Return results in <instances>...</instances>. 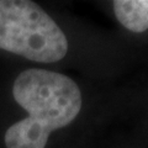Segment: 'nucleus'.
<instances>
[{
	"instance_id": "obj_2",
	"label": "nucleus",
	"mask_w": 148,
	"mask_h": 148,
	"mask_svg": "<svg viewBox=\"0 0 148 148\" xmlns=\"http://www.w3.org/2000/svg\"><path fill=\"white\" fill-rule=\"evenodd\" d=\"M0 49L38 63H54L68 52V40L53 18L29 0H0Z\"/></svg>"
},
{
	"instance_id": "obj_3",
	"label": "nucleus",
	"mask_w": 148,
	"mask_h": 148,
	"mask_svg": "<svg viewBox=\"0 0 148 148\" xmlns=\"http://www.w3.org/2000/svg\"><path fill=\"white\" fill-rule=\"evenodd\" d=\"M112 9L120 24L127 30L142 34L148 29V0H115Z\"/></svg>"
},
{
	"instance_id": "obj_1",
	"label": "nucleus",
	"mask_w": 148,
	"mask_h": 148,
	"mask_svg": "<svg viewBox=\"0 0 148 148\" xmlns=\"http://www.w3.org/2000/svg\"><path fill=\"white\" fill-rule=\"evenodd\" d=\"M12 96L29 116L8 128L6 148H45L49 133L72 123L82 110L77 83L46 69L31 68L18 74Z\"/></svg>"
}]
</instances>
